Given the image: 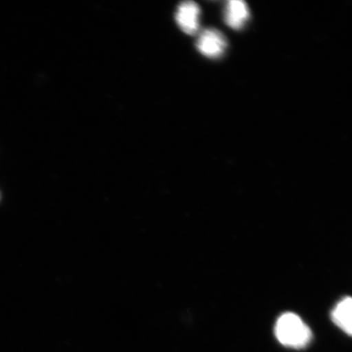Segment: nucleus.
<instances>
[{
	"instance_id": "3",
	"label": "nucleus",
	"mask_w": 352,
	"mask_h": 352,
	"mask_svg": "<svg viewBox=\"0 0 352 352\" xmlns=\"http://www.w3.org/2000/svg\"><path fill=\"white\" fill-rule=\"evenodd\" d=\"M201 10L195 2H184L176 12V22L184 33L193 35L199 30Z\"/></svg>"
},
{
	"instance_id": "4",
	"label": "nucleus",
	"mask_w": 352,
	"mask_h": 352,
	"mask_svg": "<svg viewBox=\"0 0 352 352\" xmlns=\"http://www.w3.org/2000/svg\"><path fill=\"white\" fill-rule=\"evenodd\" d=\"M250 16L248 4L241 0H232L227 4L226 22L228 26L234 30H240L248 21Z\"/></svg>"
},
{
	"instance_id": "5",
	"label": "nucleus",
	"mask_w": 352,
	"mask_h": 352,
	"mask_svg": "<svg viewBox=\"0 0 352 352\" xmlns=\"http://www.w3.org/2000/svg\"><path fill=\"white\" fill-rule=\"evenodd\" d=\"M351 309L352 300L351 298L347 297L338 302L332 312L333 322L349 336L352 332Z\"/></svg>"
},
{
	"instance_id": "1",
	"label": "nucleus",
	"mask_w": 352,
	"mask_h": 352,
	"mask_svg": "<svg viewBox=\"0 0 352 352\" xmlns=\"http://www.w3.org/2000/svg\"><path fill=\"white\" fill-rule=\"evenodd\" d=\"M275 333L281 344L300 349L311 340V332L298 316L285 314L276 321Z\"/></svg>"
},
{
	"instance_id": "2",
	"label": "nucleus",
	"mask_w": 352,
	"mask_h": 352,
	"mask_svg": "<svg viewBox=\"0 0 352 352\" xmlns=\"http://www.w3.org/2000/svg\"><path fill=\"white\" fill-rule=\"evenodd\" d=\"M228 46L226 38L217 30L209 29L198 37L197 47L202 55L211 59L221 57Z\"/></svg>"
}]
</instances>
